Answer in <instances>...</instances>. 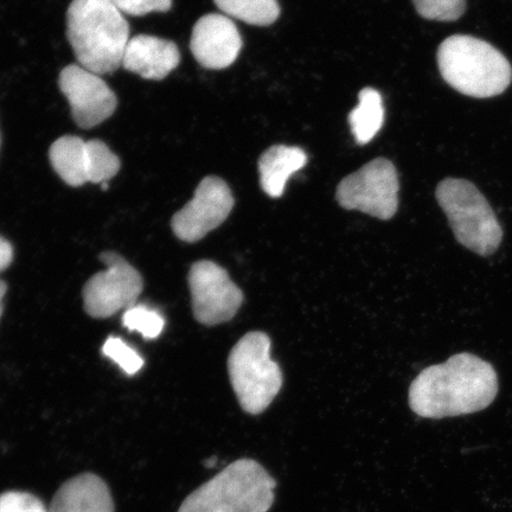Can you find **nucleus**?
<instances>
[{"label": "nucleus", "instance_id": "4be33fe9", "mask_svg": "<svg viewBox=\"0 0 512 512\" xmlns=\"http://www.w3.org/2000/svg\"><path fill=\"white\" fill-rule=\"evenodd\" d=\"M104 355L117 363L127 375L133 376L144 367V358L118 337L107 338L102 347Z\"/></svg>", "mask_w": 512, "mask_h": 512}, {"label": "nucleus", "instance_id": "393cba45", "mask_svg": "<svg viewBox=\"0 0 512 512\" xmlns=\"http://www.w3.org/2000/svg\"><path fill=\"white\" fill-rule=\"evenodd\" d=\"M14 260V249L11 243L0 236V273L6 270Z\"/></svg>", "mask_w": 512, "mask_h": 512}, {"label": "nucleus", "instance_id": "9b49d317", "mask_svg": "<svg viewBox=\"0 0 512 512\" xmlns=\"http://www.w3.org/2000/svg\"><path fill=\"white\" fill-rule=\"evenodd\" d=\"M59 85L72 108L75 123L85 130L104 123L117 110V95L101 75L80 64H69L64 68Z\"/></svg>", "mask_w": 512, "mask_h": 512}, {"label": "nucleus", "instance_id": "412c9836", "mask_svg": "<svg viewBox=\"0 0 512 512\" xmlns=\"http://www.w3.org/2000/svg\"><path fill=\"white\" fill-rule=\"evenodd\" d=\"M413 4L428 21L456 22L466 10V0H413Z\"/></svg>", "mask_w": 512, "mask_h": 512}, {"label": "nucleus", "instance_id": "7ed1b4c3", "mask_svg": "<svg viewBox=\"0 0 512 512\" xmlns=\"http://www.w3.org/2000/svg\"><path fill=\"white\" fill-rule=\"evenodd\" d=\"M439 72L457 92L476 99L501 95L512 81L507 57L490 43L470 35H453L440 44Z\"/></svg>", "mask_w": 512, "mask_h": 512}, {"label": "nucleus", "instance_id": "2eb2a0df", "mask_svg": "<svg viewBox=\"0 0 512 512\" xmlns=\"http://www.w3.org/2000/svg\"><path fill=\"white\" fill-rule=\"evenodd\" d=\"M307 164V156L297 146L275 145L259 160L260 184L272 198L283 196L288 179Z\"/></svg>", "mask_w": 512, "mask_h": 512}, {"label": "nucleus", "instance_id": "a211bd4d", "mask_svg": "<svg viewBox=\"0 0 512 512\" xmlns=\"http://www.w3.org/2000/svg\"><path fill=\"white\" fill-rule=\"evenodd\" d=\"M217 8L228 17L258 27H267L277 21L280 6L277 0H214Z\"/></svg>", "mask_w": 512, "mask_h": 512}, {"label": "nucleus", "instance_id": "a878e982", "mask_svg": "<svg viewBox=\"0 0 512 512\" xmlns=\"http://www.w3.org/2000/svg\"><path fill=\"white\" fill-rule=\"evenodd\" d=\"M6 290H8V286L4 283L3 280H0V317H2L3 313V299L6 293Z\"/></svg>", "mask_w": 512, "mask_h": 512}, {"label": "nucleus", "instance_id": "6ab92c4d", "mask_svg": "<svg viewBox=\"0 0 512 512\" xmlns=\"http://www.w3.org/2000/svg\"><path fill=\"white\" fill-rule=\"evenodd\" d=\"M89 183L102 184L118 175L120 159L101 140H88Z\"/></svg>", "mask_w": 512, "mask_h": 512}, {"label": "nucleus", "instance_id": "9d476101", "mask_svg": "<svg viewBox=\"0 0 512 512\" xmlns=\"http://www.w3.org/2000/svg\"><path fill=\"white\" fill-rule=\"evenodd\" d=\"M234 204L232 190L223 179L206 177L198 185L194 198L172 219V230L181 241H200L228 219Z\"/></svg>", "mask_w": 512, "mask_h": 512}, {"label": "nucleus", "instance_id": "f03ea898", "mask_svg": "<svg viewBox=\"0 0 512 512\" xmlns=\"http://www.w3.org/2000/svg\"><path fill=\"white\" fill-rule=\"evenodd\" d=\"M67 37L80 66L102 76L123 66L130 25L112 0H73Z\"/></svg>", "mask_w": 512, "mask_h": 512}, {"label": "nucleus", "instance_id": "20e7f679", "mask_svg": "<svg viewBox=\"0 0 512 512\" xmlns=\"http://www.w3.org/2000/svg\"><path fill=\"white\" fill-rule=\"evenodd\" d=\"M275 488L264 466L239 459L185 498L178 512H267Z\"/></svg>", "mask_w": 512, "mask_h": 512}, {"label": "nucleus", "instance_id": "bb28decb", "mask_svg": "<svg viewBox=\"0 0 512 512\" xmlns=\"http://www.w3.org/2000/svg\"><path fill=\"white\" fill-rule=\"evenodd\" d=\"M215 458L213 459H208L207 462H206V466L208 467H214L215 466Z\"/></svg>", "mask_w": 512, "mask_h": 512}, {"label": "nucleus", "instance_id": "1a4fd4ad", "mask_svg": "<svg viewBox=\"0 0 512 512\" xmlns=\"http://www.w3.org/2000/svg\"><path fill=\"white\" fill-rule=\"evenodd\" d=\"M192 311L198 323L215 326L232 320L243 303L241 288L214 261L195 262L189 272Z\"/></svg>", "mask_w": 512, "mask_h": 512}, {"label": "nucleus", "instance_id": "f3484780", "mask_svg": "<svg viewBox=\"0 0 512 512\" xmlns=\"http://www.w3.org/2000/svg\"><path fill=\"white\" fill-rule=\"evenodd\" d=\"M360 102L349 115V123L356 142L367 144L380 132L384 121L382 96L374 88L362 89Z\"/></svg>", "mask_w": 512, "mask_h": 512}, {"label": "nucleus", "instance_id": "4468645a", "mask_svg": "<svg viewBox=\"0 0 512 512\" xmlns=\"http://www.w3.org/2000/svg\"><path fill=\"white\" fill-rule=\"evenodd\" d=\"M49 512H114L111 490L99 476L82 473L61 486Z\"/></svg>", "mask_w": 512, "mask_h": 512}, {"label": "nucleus", "instance_id": "5701e85b", "mask_svg": "<svg viewBox=\"0 0 512 512\" xmlns=\"http://www.w3.org/2000/svg\"><path fill=\"white\" fill-rule=\"evenodd\" d=\"M0 512H49L40 498L23 491L0 495Z\"/></svg>", "mask_w": 512, "mask_h": 512}, {"label": "nucleus", "instance_id": "f257e3e1", "mask_svg": "<svg viewBox=\"0 0 512 512\" xmlns=\"http://www.w3.org/2000/svg\"><path fill=\"white\" fill-rule=\"evenodd\" d=\"M498 393V376L489 362L469 352L421 371L409 388V406L427 419L477 413Z\"/></svg>", "mask_w": 512, "mask_h": 512}, {"label": "nucleus", "instance_id": "b1692460", "mask_svg": "<svg viewBox=\"0 0 512 512\" xmlns=\"http://www.w3.org/2000/svg\"><path fill=\"white\" fill-rule=\"evenodd\" d=\"M121 14L142 17L152 12H168L172 8V0H112Z\"/></svg>", "mask_w": 512, "mask_h": 512}, {"label": "nucleus", "instance_id": "6e6552de", "mask_svg": "<svg viewBox=\"0 0 512 512\" xmlns=\"http://www.w3.org/2000/svg\"><path fill=\"white\" fill-rule=\"evenodd\" d=\"M100 260L106 265V271L93 275L83 288L85 310L96 319L110 318L130 309L137 304L144 288L142 275L123 256L105 252Z\"/></svg>", "mask_w": 512, "mask_h": 512}, {"label": "nucleus", "instance_id": "cd10ccee", "mask_svg": "<svg viewBox=\"0 0 512 512\" xmlns=\"http://www.w3.org/2000/svg\"><path fill=\"white\" fill-rule=\"evenodd\" d=\"M101 188L102 190L106 191L108 189V182L102 183Z\"/></svg>", "mask_w": 512, "mask_h": 512}, {"label": "nucleus", "instance_id": "dca6fc26", "mask_svg": "<svg viewBox=\"0 0 512 512\" xmlns=\"http://www.w3.org/2000/svg\"><path fill=\"white\" fill-rule=\"evenodd\" d=\"M50 163L57 175L70 187L89 183L88 144L75 136H64L51 145Z\"/></svg>", "mask_w": 512, "mask_h": 512}, {"label": "nucleus", "instance_id": "0eeeda50", "mask_svg": "<svg viewBox=\"0 0 512 512\" xmlns=\"http://www.w3.org/2000/svg\"><path fill=\"white\" fill-rule=\"evenodd\" d=\"M398 171L388 159L377 158L339 183V206L380 220H390L399 208Z\"/></svg>", "mask_w": 512, "mask_h": 512}, {"label": "nucleus", "instance_id": "423d86ee", "mask_svg": "<svg viewBox=\"0 0 512 512\" xmlns=\"http://www.w3.org/2000/svg\"><path fill=\"white\" fill-rule=\"evenodd\" d=\"M271 345L264 332L252 331L230 351V383L241 408L248 414L265 412L283 387V373L271 358Z\"/></svg>", "mask_w": 512, "mask_h": 512}, {"label": "nucleus", "instance_id": "aec40b11", "mask_svg": "<svg viewBox=\"0 0 512 512\" xmlns=\"http://www.w3.org/2000/svg\"><path fill=\"white\" fill-rule=\"evenodd\" d=\"M127 330L139 332L146 339H156L162 334L165 320L160 313L145 305H134L123 316Z\"/></svg>", "mask_w": 512, "mask_h": 512}, {"label": "nucleus", "instance_id": "39448f33", "mask_svg": "<svg viewBox=\"0 0 512 512\" xmlns=\"http://www.w3.org/2000/svg\"><path fill=\"white\" fill-rule=\"evenodd\" d=\"M435 197L460 245L482 256L496 253L503 229L475 184L467 179L446 178L438 184Z\"/></svg>", "mask_w": 512, "mask_h": 512}, {"label": "nucleus", "instance_id": "f8f14e48", "mask_svg": "<svg viewBox=\"0 0 512 512\" xmlns=\"http://www.w3.org/2000/svg\"><path fill=\"white\" fill-rule=\"evenodd\" d=\"M241 48L240 32L227 16H203L192 30L191 53L204 68L219 70L232 66Z\"/></svg>", "mask_w": 512, "mask_h": 512}, {"label": "nucleus", "instance_id": "ddd939ff", "mask_svg": "<svg viewBox=\"0 0 512 512\" xmlns=\"http://www.w3.org/2000/svg\"><path fill=\"white\" fill-rule=\"evenodd\" d=\"M181 62L174 42L150 35H138L128 42L123 66L146 80H163Z\"/></svg>", "mask_w": 512, "mask_h": 512}]
</instances>
